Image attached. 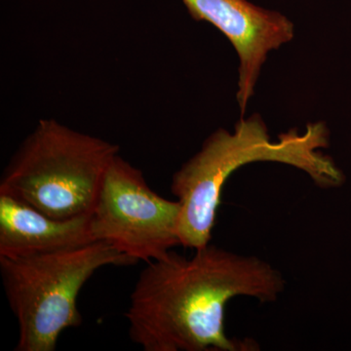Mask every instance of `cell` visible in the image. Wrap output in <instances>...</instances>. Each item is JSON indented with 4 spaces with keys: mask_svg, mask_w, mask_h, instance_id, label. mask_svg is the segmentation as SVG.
Listing matches in <instances>:
<instances>
[{
    "mask_svg": "<svg viewBox=\"0 0 351 351\" xmlns=\"http://www.w3.org/2000/svg\"><path fill=\"white\" fill-rule=\"evenodd\" d=\"M329 145L330 131L322 121L307 124L302 132L291 129L276 141L258 114L240 117L233 132L215 131L173 175L171 191L181 203L178 233L182 246L195 251L210 244L223 186L248 164H286L306 173L321 189L343 186L345 174L322 151Z\"/></svg>",
    "mask_w": 351,
    "mask_h": 351,
    "instance_id": "cell-2",
    "label": "cell"
},
{
    "mask_svg": "<svg viewBox=\"0 0 351 351\" xmlns=\"http://www.w3.org/2000/svg\"><path fill=\"white\" fill-rule=\"evenodd\" d=\"M181 203L149 188L142 171L117 156L108 166L93 211L92 232L136 263L165 257L181 245Z\"/></svg>",
    "mask_w": 351,
    "mask_h": 351,
    "instance_id": "cell-5",
    "label": "cell"
},
{
    "mask_svg": "<svg viewBox=\"0 0 351 351\" xmlns=\"http://www.w3.org/2000/svg\"><path fill=\"white\" fill-rule=\"evenodd\" d=\"M285 286L281 272L255 256L211 244L191 258L170 251L138 276L125 313L129 336L145 351L260 350L254 339L226 336V304L239 295L276 302Z\"/></svg>",
    "mask_w": 351,
    "mask_h": 351,
    "instance_id": "cell-1",
    "label": "cell"
},
{
    "mask_svg": "<svg viewBox=\"0 0 351 351\" xmlns=\"http://www.w3.org/2000/svg\"><path fill=\"white\" fill-rule=\"evenodd\" d=\"M135 263L101 241L73 250L0 257L4 291L19 325L15 350H56L64 330L82 325L77 297L95 272Z\"/></svg>",
    "mask_w": 351,
    "mask_h": 351,
    "instance_id": "cell-4",
    "label": "cell"
},
{
    "mask_svg": "<svg viewBox=\"0 0 351 351\" xmlns=\"http://www.w3.org/2000/svg\"><path fill=\"white\" fill-rule=\"evenodd\" d=\"M193 19L219 29L239 60L237 101L244 117L269 54L290 43L295 25L287 16L249 0H182Z\"/></svg>",
    "mask_w": 351,
    "mask_h": 351,
    "instance_id": "cell-6",
    "label": "cell"
},
{
    "mask_svg": "<svg viewBox=\"0 0 351 351\" xmlns=\"http://www.w3.org/2000/svg\"><path fill=\"white\" fill-rule=\"evenodd\" d=\"M119 147L43 119L25 138L0 180V193L51 218L89 215Z\"/></svg>",
    "mask_w": 351,
    "mask_h": 351,
    "instance_id": "cell-3",
    "label": "cell"
},
{
    "mask_svg": "<svg viewBox=\"0 0 351 351\" xmlns=\"http://www.w3.org/2000/svg\"><path fill=\"white\" fill-rule=\"evenodd\" d=\"M96 242L91 214L58 219L0 193V257L73 250Z\"/></svg>",
    "mask_w": 351,
    "mask_h": 351,
    "instance_id": "cell-7",
    "label": "cell"
}]
</instances>
